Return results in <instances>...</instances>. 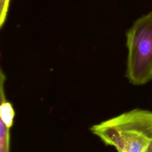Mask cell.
Listing matches in <instances>:
<instances>
[{
  "label": "cell",
  "instance_id": "5b68a950",
  "mask_svg": "<svg viewBox=\"0 0 152 152\" xmlns=\"http://www.w3.org/2000/svg\"><path fill=\"white\" fill-rule=\"evenodd\" d=\"M147 152H152V142H151V144H150V147H149V148L147 150Z\"/></svg>",
  "mask_w": 152,
  "mask_h": 152
},
{
  "label": "cell",
  "instance_id": "3957f363",
  "mask_svg": "<svg viewBox=\"0 0 152 152\" xmlns=\"http://www.w3.org/2000/svg\"><path fill=\"white\" fill-rule=\"evenodd\" d=\"M11 127L0 121V152H10Z\"/></svg>",
  "mask_w": 152,
  "mask_h": 152
},
{
  "label": "cell",
  "instance_id": "277c9868",
  "mask_svg": "<svg viewBox=\"0 0 152 152\" xmlns=\"http://www.w3.org/2000/svg\"><path fill=\"white\" fill-rule=\"evenodd\" d=\"M10 0H0V26L2 27L5 22L9 7Z\"/></svg>",
  "mask_w": 152,
  "mask_h": 152
},
{
  "label": "cell",
  "instance_id": "7a4b0ae2",
  "mask_svg": "<svg viewBox=\"0 0 152 152\" xmlns=\"http://www.w3.org/2000/svg\"><path fill=\"white\" fill-rule=\"evenodd\" d=\"M125 75L135 86L152 79V11L137 19L126 32Z\"/></svg>",
  "mask_w": 152,
  "mask_h": 152
},
{
  "label": "cell",
  "instance_id": "6da1fadb",
  "mask_svg": "<svg viewBox=\"0 0 152 152\" xmlns=\"http://www.w3.org/2000/svg\"><path fill=\"white\" fill-rule=\"evenodd\" d=\"M90 131L118 152H147L152 142V111L134 109L96 124Z\"/></svg>",
  "mask_w": 152,
  "mask_h": 152
}]
</instances>
